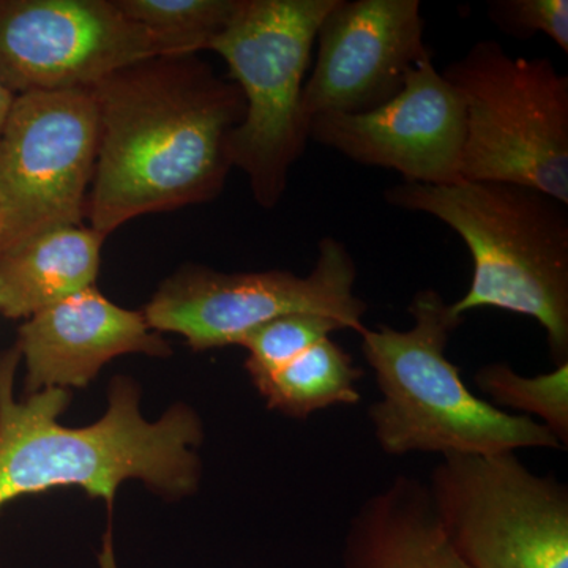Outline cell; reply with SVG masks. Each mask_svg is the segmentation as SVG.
Returning <instances> with one entry per match:
<instances>
[{
  "instance_id": "cell-1",
  "label": "cell",
  "mask_w": 568,
  "mask_h": 568,
  "mask_svg": "<svg viewBox=\"0 0 568 568\" xmlns=\"http://www.w3.org/2000/svg\"><path fill=\"white\" fill-rule=\"evenodd\" d=\"M100 141L89 192L92 230L106 237L148 213L207 203L233 163L231 133L245 115L234 81L192 55H156L92 85Z\"/></svg>"
},
{
  "instance_id": "cell-2",
  "label": "cell",
  "mask_w": 568,
  "mask_h": 568,
  "mask_svg": "<svg viewBox=\"0 0 568 568\" xmlns=\"http://www.w3.org/2000/svg\"><path fill=\"white\" fill-rule=\"evenodd\" d=\"M18 346L0 354V508L26 495L78 487L110 506L122 481L138 478L168 496L190 495L200 480L193 448L203 439L200 418L178 405L159 422L140 413V390L129 377L111 384L110 407L97 424L67 428L65 388H47L24 402L13 395Z\"/></svg>"
},
{
  "instance_id": "cell-3",
  "label": "cell",
  "mask_w": 568,
  "mask_h": 568,
  "mask_svg": "<svg viewBox=\"0 0 568 568\" xmlns=\"http://www.w3.org/2000/svg\"><path fill=\"white\" fill-rule=\"evenodd\" d=\"M384 200L428 213L455 231L473 256V280L454 315L499 308L536 320L547 332L556 365L568 362V205L530 186L405 182Z\"/></svg>"
},
{
  "instance_id": "cell-4",
  "label": "cell",
  "mask_w": 568,
  "mask_h": 568,
  "mask_svg": "<svg viewBox=\"0 0 568 568\" xmlns=\"http://www.w3.org/2000/svg\"><path fill=\"white\" fill-rule=\"evenodd\" d=\"M414 325L365 327L362 353L375 372L381 402L369 407L375 437L387 455H496L518 448L560 450L558 437L532 417L477 398L446 351L463 324L435 290L414 295Z\"/></svg>"
},
{
  "instance_id": "cell-5",
  "label": "cell",
  "mask_w": 568,
  "mask_h": 568,
  "mask_svg": "<svg viewBox=\"0 0 568 568\" xmlns=\"http://www.w3.org/2000/svg\"><path fill=\"white\" fill-rule=\"evenodd\" d=\"M336 0H242L209 50L222 55L245 100L231 133L230 159L244 171L256 203L274 209L310 140L302 111L317 31Z\"/></svg>"
},
{
  "instance_id": "cell-6",
  "label": "cell",
  "mask_w": 568,
  "mask_h": 568,
  "mask_svg": "<svg viewBox=\"0 0 568 568\" xmlns=\"http://www.w3.org/2000/svg\"><path fill=\"white\" fill-rule=\"evenodd\" d=\"M466 115L463 182H507L568 205V78L481 40L443 71Z\"/></svg>"
},
{
  "instance_id": "cell-7",
  "label": "cell",
  "mask_w": 568,
  "mask_h": 568,
  "mask_svg": "<svg viewBox=\"0 0 568 568\" xmlns=\"http://www.w3.org/2000/svg\"><path fill=\"white\" fill-rule=\"evenodd\" d=\"M426 488L467 567L568 568V489L515 452L444 455Z\"/></svg>"
},
{
  "instance_id": "cell-8",
  "label": "cell",
  "mask_w": 568,
  "mask_h": 568,
  "mask_svg": "<svg viewBox=\"0 0 568 568\" xmlns=\"http://www.w3.org/2000/svg\"><path fill=\"white\" fill-rule=\"evenodd\" d=\"M355 278L357 267L347 246L324 237L310 275L226 274L189 265L160 286L142 315L152 331L182 335L194 351L239 346L254 328L293 313L332 317L362 334L366 304L354 294Z\"/></svg>"
},
{
  "instance_id": "cell-9",
  "label": "cell",
  "mask_w": 568,
  "mask_h": 568,
  "mask_svg": "<svg viewBox=\"0 0 568 568\" xmlns=\"http://www.w3.org/2000/svg\"><path fill=\"white\" fill-rule=\"evenodd\" d=\"M99 141L92 88L17 95L0 133V245L82 226Z\"/></svg>"
},
{
  "instance_id": "cell-10",
  "label": "cell",
  "mask_w": 568,
  "mask_h": 568,
  "mask_svg": "<svg viewBox=\"0 0 568 568\" xmlns=\"http://www.w3.org/2000/svg\"><path fill=\"white\" fill-rule=\"evenodd\" d=\"M156 55L118 0H0V84L14 95L92 88Z\"/></svg>"
},
{
  "instance_id": "cell-11",
  "label": "cell",
  "mask_w": 568,
  "mask_h": 568,
  "mask_svg": "<svg viewBox=\"0 0 568 568\" xmlns=\"http://www.w3.org/2000/svg\"><path fill=\"white\" fill-rule=\"evenodd\" d=\"M308 136L355 163L395 171L405 182H463L465 108L432 55L417 63L390 102L364 114L316 115Z\"/></svg>"
},
{
  "instance_id": "cell-12",
  "label": "cell",
  "mask_w": 568,
  "mask_h": 568,
  "mask_svg": "<svg viewBox=\"0 0 568 568\" xmlns=\"http://www.w3.org/2000/svg\"><path fill=\"white\" fill-rule=\"evenodd\" d=\"M418 0H336L317 31V55L302 92V111L364 114L402 92L429 58Z\"/></svg>"
},
{
  "instance_id": "cell-13",
  "label": "cell",
  "mask_w": 568,
  "mask_h": 568,
  "mask_svg": "<svg viewBox=\"0 0 568 568\" xmlns=\"http://www.w3.org/2000/svg\"><path fill=\"white\" fill-rule=\"evenodd\" d=\"M17 346L26 362L28 394L85 387L119 355L170 354L142 313L112 304L93 286L29 317Z\"/></svg>"
},
{
  "instance_id": "cell-14",
  "label": "cell",
  "mask_w": 568,
  "mask_h": 568,
  "mask_svg": "<svg viewBox=\"0 0 568 568\" xmlns=\"http://www.w3.org/2000/svg\"><path fill=\"white\" fill-rule=\"evenodd\" d=\"M345 568H469L440 528L428 488L398 476L351 519Z\"/></svg>"
},
{
  "instance_id": "cell-15",
  "label": "cell",
  "mask_w": 568,
  "mask_h": 568,
  "mask_svg": "<svg viewBox=\"0 0 568 568\" xmlns=\"http://www.w3.org/2000/svg\"><path fill=\"white\" fill-rule=\"evenodd\" d=\"M104 239L82 224L52 227L0 245V315L31 317L92 287Z\"/></svg>"
},
{
  "instance_id": "cell-16",
  "label": "cell",
  "mask_w": 568,
  "mask_h": 568,
  "mask_svg": "<svg viewBox=\"0 0 568 568\" xmlns=\"http://www.w3.org/2000/svg\"><path fill=\"white\" fill-rule=\"evenodd\" d=\"M362 376L353 355L327 336L256 388L268 409L306 418L327 407L357 405L361 394L355 383Z\"/></svg>"
},
{
  "instance_id": "cell-17",
  "label": "cell",
  "mask_w": 568,
  "mask_h": 568,
  "mask_svg": "<svg viewBox=\"0 0 568 568\" xmlns=\"http://www.w3.org/2000/svg\"><path fill=\"white\" fill-rule=\"evenodd\" d=\"M118 6L148 32L160 54L192 55L209 50L242 0H118Z\"/></svg>"
},
{
  "instance_id": "cell-18",
  "label": "cell",
  "mask_w": 568,
  "mask_h": 568,
  "mask_svg": "<svg viewBox=\"0 0 568 568\" xmlns=\"http://www.w3.org/2000/svg\"><path fill=\"white\" fill-rule=\"evenodd\" d=\"M476 384L493 406L510 407L519 416H537L562 447L568 444V362L532 377L518 375L506 364L478 369Z\"/></svg>"
},
{
  "instance_id": "cell-19",
  "label": "cell",
  "mask_w": 568,
  "mask_h": 568,
  "mask_svg": "<svg viewBox=\"0 0 568 568\" xmlns=\"http://www.w3.org/2000/svg\"><path fill=\"white\" fill-rule=\"evenodd\" d=\"M336 331L345 328L332 317L313 313L280 316L254 328L239 345L248 351L245 369L254 387H260L283 366Z\"/></svg>"
},
{
  "instance_id": "cell-20",
  "label": "cell",
  "mask_w": 568,
  "mask_h": 568,
  "mask_svg": "<svg viewBox=\"0 0 568 568\" xmlns=\"http://www.w3.org/2000/svg\"><path fill=\"white\" fill-rule=\"evenodd\" d=\"M489 18L507 36L530 39L545 33L568 52L567 0H497L488 3Z\"/></svg>"
},
{
  "instance_id": "cell-21",
  "label": "cell",
  "mask_w": 568,
  "mask_h": 568,
  "mask_svg": "<svg viewBox=\"0 0 568 568\" xmlns=\"http://www.w3.org/2000/svg\"><path fill=\"white\" fill-rule=\"evenodd\" d=\"M14 99H17V95L11 93L6 85L0 84V133H2L3 125H6L7 118H9Z\"/></svg>"
}]
</instances>
